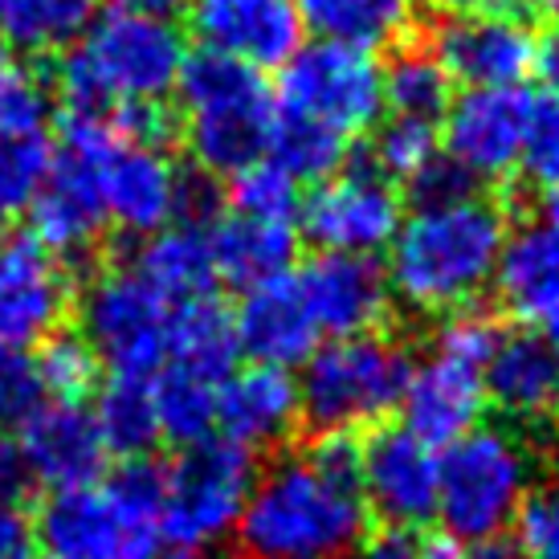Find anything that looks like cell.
<instances>
[{"label": "cell", "mask_w": 559, "mask_h": 559, "mask_svg": "<svg viewBox=\"0 0 559 559\" xmlns=\"http://www.w3.org/2000/svg\"><path fill=\"white\" fill-rule=\"evenodd\" d=\"M359 457V433H314L307 450L258 469L234 531L241 559H352L372 527Z\"/></svg>", "instance_id": "cell-1"}, {"label": "cell", "mask_w": 559, "mask_h": 559, "mask_svg": "<svg viewBox=\"0 0 559 559\" xmlns=\"http://www.w3.org/2000/svg\"><path fill=\"white\" fill-rule=\"evenodd\" d=\"M507 213L490 197L420 204L401 221L389 246V290L417 314H450L474 307L490 286L507 246Z\"/></svg>", "instance_id": "cell-2"}, {"label": "cell", "mask_w": 559, "mask_h": 559, "mask_svg": "<svg viewBox=\"0 0 559 559\" xmlns=\"http://www.w3.org/2000/svg\"><path fill=\"white\" fill-rule=\"evenodd\" d=\"M185 66V37L164 16L107 13L94 16L74 49L53 70L62 115L110 119L119 107H164Z\"/></svg>", "instance_id": "cell-3"}, {"label": "cell", "mask_w": 559, "mask_h": 559, "mask_svg": "<svg viewBox=\"0 0 559 559\" xmlns=\"http://www.w3.org/2000/svg\"><path fill=\"white\" fill-rule=\"evenodd\" d=\"M171 94L180 98L192 168L221 180L265 156L278 98L265 86L262 70L213 49H197L185 53Z\"/></svg>", "instance_id": "cell-4"}, {"label": "cell", "mask_w": 559, "mask_h": 559, "mask_svg": "<svg viewBox=\"0 0 559 559\" xmlns=\"http://www.w3.org/2000/svg\"><path fill=\"white\" fill-rule=\"evenodd\" d=\"M539 478L535 450L514 425H474L437 453V519L450 539L478 544L514 527Z\"/></svg>", "instance_id": "cell-5"}, {"label": "cell", "mask_w": 559, "mask_h": 559, "mask_svg": "<svg viewBox=\"0 0 559 559\" xmlns=\"http://www.w3.org/2000/svg\"><path fill=\"white\" fill-rule=\"evenodd\" d=\"M302 420L314 433H364L401 408L413 352L384 331L326 340L298 364Z\"/></svg>", "instance_id": "cell-6"}, {"label": "cell", "mask_w": 559, "mask_h": 559, "mask_svg": "<svg viewBox=\"0 0 559 559\" xmlns=\"http://www.w3.org/2000/svg\"><path fill=\"white\" fill-rule=\"evenodd\" d=\"M119 140L107 119L62 115V152H53L49 171L29 204V237L62 258L66 265L91 258L110 229L98 192V152Z\"/></svg>", "instance_id": "cell-7"}, {"label": "cell", "mask_w": 559, "mask_h": 559, "mask_svg": "<svg viewBox=\"0 0 559 559\" xmlns=\"http://www.w3.org/2000/svg\"><path fill=\"white\" fill-rule=\"evenodd\" d=\"M258 481V453L241 450L225 437L180 450L164 466V531L168 539L209 551L229 539L241 523L249 490Z\"/></svg>", "instance_id": "cell-8"}, {"label": "cell", "mask_w": 559, "mask_h": 559, "mask_svg": "<svg viewBox=\"0 0 559 559\" xmlns=\"http://www.w3.org/2000/svg\"><path fill=\"white\" fill-rule=\"evenodd\" d=\"M82 340L115 376H156L168 359L171 302L131 262L103 265L74 298Z\"/></svg>", "instance_id": "cell-9"}, {"label": "cell", "mask_w": 559, "mask_h": 559, "mask_svg": "<svg viewBox=\"0 0 559 559\" xmlns=\"http://www.w3.org/2000/svg\"><path fill=\"white\" fill-rule=\"evenodd\" d=\"M278 107L298 110L335 135H368L384 119V79L368 49L340 41H302L286 58L278 86Z\"/></svg>", "instance_id": "cell-10"}, {"label": "cell", "mask_w": 559, "mask_h": 559, "mask_svg": "<svg viewBox=\"0 0 559 559\" xmlns=\"http://www.w3.org/2000/svg\"><path fill=\"white\" fill-rule=\"evenodd\" d=\"M404 221V197L372 164H343L311 188L298 204V234L319 253H359L376 258L392 246Z\"/></svg>", "instance_id": "cell-11"}, {"label": "cell", "mask_w": 559, "mask_h": 559, "mask_svg": "<svg viewBox=\"0 0 559 559\" xmlns=\"http://www.w3.org/2000/svg\"><path fill=\"white\" fill-rule=\"evenodd\" d=\"M74 274L29 234H0V352H33L74 311Z\"/></svg>", "instance_id": "cell-12"}, {"label": "cell", "mask_w": 559, "mask_h": 559, "mask_svg": "<svg viewBox=\"0 0 559 559\" xmlns=\"http://www.w3.org/2000/svg\"><path fill=\"white\" fill-rule=\"evenodd\" d=\"M359 490L372 519L389 531L429 527L437 519V450L413 437L404 425H376L364 437Z\"/></svg>", "instance_id": "cell-13"}, {"label": "cell", "mask_w": 559, "mask_h": 559, "mask_svg": "<svg viewBox=\"0 0 559 559\" xmlns=\"http://www.w3.org/2000/svg\"><path fill=\"white\" fill-rule=\"evenodd\" d=\"M433 53L445 74L466 91H507L523 86L535 70V33L527 16L514 9H486V13L450 16L437 29Z\"/></svg>", "instance_id": "cell-14"}, {"label": "cell", "mask_w": 559, "mask_h": 559, "mask_svg": "<svg viewBox=\"0 0 559 559\" xmlns=\"http://www.w3.org/2000/svg\"><path fill=\"white\" fill-rule=\"evenodd\" d=\"M295 290L307 307V319L326 340L384 331L392 311L389 274L376 258L359 253H314L298 265Z\"/></svg>", "instance_id": "cell-15"}, {"label": "cell", "mask_w": 559, "mask_h": 559, "mask_svg": "<svg viewBox=\"0 0 559 559\" xmlns=\"http://www.w3.org/2000/svg\"><path fill=\"white\" fill-rule=\"evenodd\" d=\"M527 107L531 94L519 86L453 94L445 110V131H441L445 156L462 171H469L478 185L511 180L523 156Z\"/></svg>", "instance_id": "cell-16"}, {"label": "cell", "mask_w": 559, "mask_h": 559, "mask_svg": "<svg viewBox=\"0 0 559 559\" xmlns=\"http://www.w3.org/2000/svg\"><path fill=\"white\" fill-rule=\"evenodd\" d=\"M98 192L115 229L147 237L176 221L185 168L168 156L164 143L115 140L98 152Z\"/></svg>", "instance_id": "cell-17"}, {"label": "cell", "mask_w": 559, "mask_h": 559, "mask_svg": "<svg viewBox=\"0 0 559 559\" xmlns=\"http://www.w3.org/2000/svg\"><path fill=\"white\" fill-rule=\"evenodd\" d=\"M185 16L201 49L237 58L262 74L286 66L307 33L298 0H188Z\"/></svg>", "instance_id": "cell-18"}, {"label": "cell", "mask_w": 559, "mask_h": 559, "mask_svg": "<svg viewBox=\"0 0 559 559\" xmlns=\"http://www.w3.org/2000/svg\"><path fill=\"white\" fill-rule=\"evenodd\" d=\"M21 466L41 490H74L98 481L107 466V445L98 437L94 417L82 404L46 401L29 420L16 425L13 437Z\"/></svg>", "instance_id": "cell-19"}, {"label": "cell", "mask_w": 559, "mask_h": 559, "mask_svg": "<svg viewBox=\"0 0 559 559\" xmlns=\"http://www.w3.org/2000/svg\"><path fill=\"white\" fill-rule=\"evenodd\" d=\"M302 420L298 380L290 368L249 364L234 368L217 389V433L249 453L278 450Z\"/></svg>", "instance_id": "cell-20"}, {"label": "cell", "mask_w": 559, "mask_h": 559, "mask_svg": "<svg viewBox=\"0 0 559 559\" xmlns=\"http://www.w3.org/2000/svg\"><path fill=\"white\" fill-rule=\"evenodd\" d=\"M486 401L514 429H544L559 420V347L539 331H502L495 356L481 368Z\"/></svg>", "instance_id": "cell-21"}, {"label": "cell", "mask_w": 559, "mask_h": 559, "mask_svg": "<svg viewBox=\"0 0 559 559\" xmlns=\"http://www.w3.org/2000/svg\"><path fill=\"white\" fill-rule=\"evenodd\" d=\"M498 302L544 340L559 347V234L544 221L507 237L495 270Z\"/></svg>", "instance_id": "cell-22"}, {"label": "cell", "mask_w": 559, "mask_h": 559, "mask_svg": "<svg viewBox=\"0 0 559 559\" xmlns=\"http://www.w3.org/2000/svg\"><path fill=\"white\" fill-rule=\"evenodd\" d=\"M481 404H486L481 372H469L453 359L429 356L425 364H413V376L404 384L401 425L425 445L441 450L478 425Z\"/></svg>", "instance_id": "cell-23"}, {"label": "cell", "mask_w": 559, "mask_h": 559, "mask_svg": "<svg viewBox=\"0 0 559 559\" xmlns=\"http://www.w3.org/2000/svg\"><path fill=\"white\" fill-rule=\"evenodd\" d=\"M234 326L241 356L270 368H298L319 347V331L307 319L290 274L246 286L241 302L234 307Z\"/></svg>", "instance_id": "cell-24"}, {"label": "cell", "mask_w": 559, "mask_h": 559, "mask_svg": "<svg viewBox=\"0 0 559 559\" xmlns=\"http://www.w3.org/2000/svg\"><path fill=\"white\" fill-rule=\"evenodd\" d=\"M37 551L46 559H123V535L103 486L49 490L33 514Z\"/></svg>", "instance_id": "cell-25"}, {"label": "cell", "mask_w": 559, "mask_h": 559, "mask_svg": "<svg viewBox=\"0 0 559 559\" xmlns=\"http://www.w3.org/2000/svg\"><path fill=\"white\" fill-rule=\"evenodd\" d=\"M298 241L302 234L295 221H262L234 213V209H221L217 221L209 225V249H213L217 278L234 282L241 290L290 274Z\"/></svg>", "instance_id": "cell-26"}, {"label": "cell", "mask_w": 559, "mask_h": 559, "mask_svg": "<svg viewBox=\"0 0 559 559\" xmlns=\"http://www.w3.org/2000/svg\"><path fill=\"white\" fill-rule=\"evenodd\" d=\"M237 326L234 307L221 302L213 290L171 302L168 314V359L176 368L201 372L209 380H225L237 368Z\"/></svg>", "instance_id": "cell-27"}, {"label": "cell", "mask_w": 559, "mask_h": 559, "mask_svg": "<svg viewBox=\"0 0 559 559\" xmlns=\"http://www.w3.org/2000/svg\"><path fill=\"white\" fill-rule=\"evenodd\" d=\"M302 29L356 49H396L417 29L420 0H298Z\"/></svg>", "instance_id": "cell-28"}, {"label": "cell", "mask_w": 559, "mask_h": 559, "mask_svg": "<svg viewBox=\"0 0 559 559\" xmlns=\"http://www.w3.org/2000/svg\"><path fill=\"white\" fill-rule=\"evenodd\" d=\"M131 265L168 302L209 295L213 282H217V265H213V249H209V229L185 225V221H171V225L143 237V246L131 258Z\"/></svg>", "instance_id": "cell-29"}, {"label": "cell", "mask_w": 559, "mask_h": 559, "mask_svg": "<svg viewBox=\"0 0 559 559\" xmlns=\"http://www.w3.org/2000/svg\"><path fill=\"white\" fill-rule=\"evenodd\" d=\"M98 0H0V41L29 58L66 53L94 25Z\"/></svg>", "instance_id": "cell-30"}, {"label": "cell", "mask_w": 559, "mask_h": 559, "mask_svg": "<svg viewBox=\"0 0 559 559\" xmlns=\"http://www.w3.org/2000/svg\"><path fill=\"white\" fill-rule=\"evenodd\" d=\"M119 535H123V559H143L168 535L164 531V466L152 457H127L103 481Z\"/></svg>", "instance_id": "cell-31"}, {"label": "cell", "mask_w": 559, "mask_h": 559, "mask_svg": "<svg viewBox=\"0 0 559 559\" xmlns=\"http://www.w3.org/2000/svg\"><path fill=\"white\" fill-rule=\"evenodd\" d=\"M94 396L98 404L91 417L110 457H147L164 441L152 376H110V384H103Z\"/></svg>", "instance_id": "cell-32"}, {"label": "cell", "mask_w": 559, "mask_h": 559, "mask_svg": "<svg viewBox=\"0 0 559 559\" xmlns=\"http://www.w3.org/2000/svg\"><path fill=\"white\" fill-rule=\"evenodd\" d=\"M384 79V110L396 119L437 123L453 103V79L445 74L433 46H396L392 62L380 66Z\"/></svg>", "instance_id": "cell-33"}, {"label": "cell", "mask_w": 559, "mask_h": 559, "mask_svg": "<svg viewBox=\"0 0 559 559\" xmlns=\"http://www.w3.org/2000/svg\"><path fill=\"white\" fill-rule=\"evenodd\" d=\"M262 159H270L274 168L286 171L295 185H319V180L335 176L347 164V140L335 135L331 127L298 115V110L278 107Z\"/></svg>", "instance_id": "cell-34"}, {"label": "cell", "mask_w": 559, "mask_h": 559, "mask_svg": "<svg viewBox=\"0 0 559 559\" xmlns=\"http://www.w3.org/2000/svg\"><path fill=\"white\" fill-rule=\"evenodd\" d=\"M217 389L221 380H209V376L176 368V364H164L152 376L159 437H168L171 445H180V450L209 441V437L217 433Z\"/></svg>", "instance_id": "cell-35"}, {"label": "cell", "mask_w": 559, "mask_h": 559, "mask_svg": "<svg viewBox=\"0 0 559 559\" xmlns=\"http://www.w3.org/2000/svg\"><path fill=\"white\" fill-rule=\"evenodd\" d=\"M49 159L53 147L46 131H0V234H9L29 213Z\"/></svg>", "instance_id": "cell-36"}, {"label": "cell", "mask_w": 559, "mask_h": 559, "mask_svg": "<svg viewBox=\"0 0 559 559\" xmlns=\"http://www.w3.org/2000/svg\"><path fill=\"white\" fill-rule=\"evenodd\" d=\"M37 376H41V389L46 401L58 404H82L86 396L98 392L103 380V359L94 356V347L82 340L79 331H53L41 347H37Z\"/></svg>", "instance_id": "cell-37"}, {"label": "cell", "mask_w": 559, "mask_h": 559, "mask_svg": "<svg viewBox=\"0 0 559 559\" xmlns=\"http://www.w3.org/2000/svg\"><path fill=\"white\" fill-rule=\"evenodd\" d=\"M441 152V135H437V123H425V119H396L389 115L384 123L372 127V164L380 176H389L392 185H408L429 159Z\"/></svg>", "instance_id": "cell-38"}, {"label": "cell", "mask_w": 559, "mask_h": 559, "mask_svg": "<svg viewBox=\"0 0 559 559\" xmlns=\"http://www.w3.org/2000/svg\"><path fill=\"white\" fill-rule=\"evenodd\" d=\"M298 204H302L298 185L282 168H274L270 159L241 168L237 176H229V188H225V209L246 213V217L295 221L298 225Z\"/></svg>", "instance_id": "cell-39"}, {"label": "cell", "mask_w": 559, "mask_h": 559, "mask_svg": "<svg viewBox=\"0 0 559 559\" xmlns=\"http://www.w3.org/2000/svg\"><path fill=\"white\" fill-rule=\"evenodd\" d=\"M498 340H502V323L474 302V307L441 314V326H437L433 335V356L453 359V364H462L469 372H481L490 364V356H495Z\"/></svg>", "instance_id": "cell-40"}, {"label": "cell", "mask_w": 559, "mask_h": 559, "mask_svg": "<svg viewBox=\"0 0 559 559\" xmlns=\"http://www.w3.org/2000/svg\"><path fill=\"white\" fill-rule=\"evenodd\" d=\"M514 544L523 559H559V445L547 462L544 478H535L523 511L514 519Z\"/></svg>", "instance_id": "cell-41"}, {"label": "cell", "mask_w": 559, "mask_h": 559, "mask_svg": "<svg viewBox=\"0 0 559 559\" xmlns=\"http://www.w3.org/2000/svg\"><path fill=\"white\" fill-rule=\"evenodd\" d=\"M49 91L25 62L0 49V131H46Z\"/></svg>", "instance_id": "cell-42"}, {"label": "cell", "mask_w": 559, "mask_h": 559, "mask_svg": "<svg viewBox=\"0 0 559 559\" xmlns=\"http://www.w3.org/2000/svg\"><path fill=\"white\" fill-rule=\"evenodd\" d=\"M519 171H527V180L544 188L559 180V91L531 94Z\"/></svg>", "instance_id": "cell-43"}, {"label": "cell", "mask_w": 559, "mask_h": 559, "mask_svg": "<svg viewBox=\"0 0 559 559\" xmlns=\"http://www.w3.org/2000/svg\"><path fill=\"white\" fill-rule=\"evenodd\" d=\"M46 404V389L29 352H0V425H21Z\"/></svg>", "instance_id": "cell-44"}, {"label": "cell", "mask_w": 559, "mask_h": 559, "mask_svg": "<svg viewBox=\"0 0 559 559\" xmlns=\"http://www.w3.org/2000/svg\"><path fill=\"white\" fill-rule=\"evenodd\" d=\"M408 192H413L417 209L420 204H450V201H462V197H474V192H478V180H474L469 171L457 168L445 152H437V156L408 180Z\"/></svg>", "instance_id": "cell-45"}, {"label": "cell", "mask_w": 559, "mask_h": 559, "mask_svg": "<svg viewBox=\"0 0 559 559\" xmlns=\"http://www.w3.org/2000/svg\"><path fill=\"white\" fill-rule=\"evenodd\" d=\"M0 559H37L33 514L13 498H0Z\"/></svg>", "instance_id": "cell-46"}, {"label": "cell", "mask_w": 559, "mask_h": 559, "mask_svg": "<svg viewBox=\"0 0 559 559\" xmlns=\"http://www.w3.org/2000/svg\"><path fill=\"white\" fill-rule=\"evenodd\" d=\"M352 559H420V544L404 531H384V535H368L352 551Z\"/></svg>", "instance_id": "cell-47"}, {"label": "cell", "mask_w": 559, "mask_h": 559, "mask_svg": "<svg viewBox=\"0 0 559 559\" xmlns=\"http://www.w3.org/2000/svg\"><path fill=\"white\" fill-rule=\"evenodd\" d=\"M535 74L547 82V91H559V13L547 16L544 33L535 37Z\"/></svg>", "instance_id": "cell-48"}, {"label": "cell", "mask_w": 559, "mask_h": 559, "mask_svg": "<svg viewBox=\"0 0 559 559\" xmlns=\"http://www.w3.org/2000/svg\"><path fill=\"white\" fill-rule=\"evenodd\" d=\"M29 490H33V481H29V474H25V466H21L16 445L13 441H0V498L21 502Z\"/></svg>", "instance_id": "cell-49"}, {"label": "cell", "mask_w": 559, "mask_h": 559, "mask_svg": "<svg viewBox=\"0 0 559 559\" xmlns=\"http://www.w3.org/2000/svg\"><path fill=\"white\" fill-rule=\"evenodd\" d=\"M110 13H135V16H164L171 21L176 13H185L188 0H103Z\"/></svg>", "instance_id": "cell-50"}, {"label": "cell", "mask_w": 559, "mask_h": 559, "mask_svg": "<svg viewBox=\"0 0 559 559\" xmlns=\"http://www.w3.org/2000/svg\"><path fill=\"white\" fill-rule=\"evenodd\" d=\"M462 559H523V551H519L511 535H495V539L462 544Z\"/></svg>", "instance_id": "cell-51"}, {"label": "cell", "mask_w": 559, "mask_h": 559, "mask_svg": "<svg viewBox=\"0 0 559 559\" xmlns=\"http://www.w3.org/2000/svg\"><path fill=\"white\" fill-rule=\"evenodd\" d=\"M437 9H445L450 16H466V13H486V9H502L507 0H433Z\"/></svg>", "instance_id": "cell-52"}, {"label": "cell", "mask_w": 559, "mask_h": 559, "mask_svg": "<svg viewBox=\"0 0 559 559\" xmlns=\"http://www.w3.org/2000/svg\"><path fill=\"white\" fill-rule=\"evenodd\" d=\"M420 559H462V544L441 535V539H425L420 544Z\"/></svg>", "instance_id": "cell-53"}, {"label": "cell", "mask_w": 559, "mask_h": 559, "mask_svg": "<svg viewBox=\"0 0 559 559\" xmlns=\"http://www.w3.org/2000/svg\"><path fill=\"white\" fill-rule=\"evenodd\" d=\"M544 225L559 234V180L547 185V192H544Z\"/></svg>", "instance_id": "cell-54"}]
</instances>
